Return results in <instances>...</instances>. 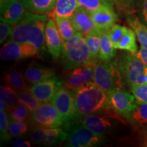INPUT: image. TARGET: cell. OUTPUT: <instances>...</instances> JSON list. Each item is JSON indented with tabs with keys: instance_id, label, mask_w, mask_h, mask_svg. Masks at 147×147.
<instances>
[{
	"instance_id": "cell-25",
	"label": "cell",
	"mask_w": 147,
	"mask_h": 147,
	"mask_svg": "<svg viewBox=\"0 0 147 147\" xmlns=\"http://www.w3.org/2000/svg\"><path fill=\"white\" fill-rule=\"evenodd\" d=\"M51 16L54 18L55 21L56 22L59 32L60 33L61 37L63 42L67 41L76 34V32L69 18L62 17V16L53 15V14H51Z\"/></svg>"
},
{
	"instance_id": "cell-12",
	"label": "cell",
	"mask_w": 147,
	"mask_h": 147,
	"mask_svg": "<svg viewBox=\"0 0 147 147\" xmlns=\"http://www.w3.org/2000/svg\"><path fill=\"white\" fill-rule=\"evenodd\" d=\"M109 36L114 47L129 53L138 52L135 32L132 29L119 25H114L108 31Z\"/></svg>"
},
{
	"instance_id": "cell-28",
	"label": "cell",
	"mask_w": 147,
	"mask_h": 147,
	"mask_svg": "<svg viewBox=\"0 0 147 147\" xmlns=\"http://www.w3.org/2000/svg\"><path fill=\"white\" fill-rule=\"evenodd\" d=\"M18 102L21 103L28 108L31 113L39 107L42 102H40L34 94L29 91V89H24L18 91Z\"/></svg>"
},
{
	"instance_id": "cell-20",
	"label": "cell",
	"mask_w": 147,
	"mask_h": 147,
	"mask_svg": "<svg viewBox=\"0 0 147 147\" xmlns=\"http://www.w3.org/2000/svg\"><path fill=\"white\" fill-rule=\"evenodd\" d=\"M24 77L27 82L34 84L55 76L53 69L39 66H29L24 71Z\"/></svg>"
},
{
	"instance_id": "cell-40",
	"label": "cell",
	"mask_w": 147,
	"mask_h": 147,
	"mask_svg": "<svg viewBox=\"0 0 147 147\" xmlns=\"http://www.w3.org/2000/svg\"><path fill=\"white\" fill-rule=\"evenodd\" d=\"M6 107L7 106L5 104V103L1 100V102H0V110H1V111H5Z\"/></svg>"
},
{
	"instance_id": "cell-18",
	"label": "cell",
	"mask_w": 147,
	"mask_h": 147,
	"mask_svg": "<svg viewBox=\"0 0 147 147\" xmlns=\"http://www.w3.org/2000/svg\"><path fill=\"white\" fill-rule=\"evenodd\" d=\"M69 19L76 32L81 33L84 37L90 33L98 31L90 12L81 7L77 8Z\"/></svg>"
},
{
	"instance_id": "cell-26",
	"label": "cell",
	"mask_w": 147,
	"mask_h": 147,
	"mask_svg": "<svg viewBox=\"0 0 147 147\" xmlns=\"http://www.w3.org/2000/svg\"><path fill=\"white\" fill-rule=\"evenodd\" d=\"M3 80L8 86L18 91L27 89V82L24 75L16 69H12L5 74Z\"/></svg>"
},
{
	"instance_id": "cell-3",
	"label": "cell",
	"mask_w": 147,
	"mask_h": 147,
	"mask_svg": "<svg viewBox=\"0 0 147 147\" xmlns=\"http://www.w3.org/2000/svg\"><path fill=\"white\" fill-rule=\"evenodd\" d=\"M93 60L85 38L80 32H76L72 38L64 42L61 51L62 65L64 70L84 65Z\"/></svg>"
},
{
	"instance_id": "cell-35",
	"label": "cell",
	"mask_w": 147,
	"mask_h": 147,
	"mask_svg": "<svg viewBox=\"0 0 147 147\" xmlns=\"http://www.w3.org/2000/svg\"><path fill=\"white\" fill-rule=\"evenodd\" d=\"M9 122L8 115L5 111L0 112V134H1V142H8L11 139L9 133Z\"/></svg>"
},
{
	"instance_id": "cell-8",
	"label": "cell",
	"mask_w": 147,
	"mask_h": 147,
	"mask_svg": "<svg viewBox=\"0 0 147 147\" xmlns=\"http://www.w3.org/2000/svg\"><path fill=\"white\" fill-rule=\"evenodd\" d=\"M96 59L75 68L65 70L63 76V86L74 91L84 84L93 80L94 67Z\"/></svg>"
},
{
	"instance_id": "cell-19",
	"label": "cell",
	"mask_w": 147,
	"mask_h": 147,
	"mask_svg": "<svg viewBox=\"0 0 147 147\" xmlns=\"http://www.w3.org/2000/svg\"><path fill=\"white\" fill-rule=\"evenodd\" d=\"M90 14L95 26L100 31H109L118 19L113 4L106 5Z\"/></svg>"
},
{
	"instance_id": "cell-7",
	"label": "cell",
	"mask_w": 147,
	"mask_h": 147,
	"mask_svg": "<svg viewBox=\"0 0 147 147\" xmlns=\"http://www.w3.org/2000/svg\"><path fill=\"white\" fill-rule=\"evenodd\" d=\"M31 123L43 127H59L63 124L61 116L53 103H42L31 114Z\"/></svg>"
},
{
	"instance_id": "cell-30",
	"label": "cell",
	"mask_w": 147,
	"mask_h": 147,
	"mask_svg": "<svg viewBox=\"0 0 147 147\" xmlns=\"http://www.w3.org/2000/svg\"><path fill=\"white\" fill-rule=\"evenodd\" d=\"M0 98L5 103L7 108L12 107L18 103V93H16V90L8 85L0 87Z\"/></svg>"
},
{
	"instance_id": "cell-14",
	"label": "cell",
	"mask_w": 147,
	"mask_h": 147,
	"mask_svg": "<svg viewBox=\"0 0 147 147\" xmlns=\"http://www.w3.org/2000/svg\"><path fill=\"white\" fill-rule=\"evenodd\" d=\"M63 84V79L55 76L32 84L29 89L40 102H49L52 100L55 93L61 87H62Z\"/></svg>"
},
{
	"instance_id": "cell-36",
	"label": "cell",
	"mask_w": 147,
	"mask_h": 147,
	"mask_svg": "<svg viewBox=\"0 0 147 147\" xmlns=\"http://www.w3.org/2000/svg\"><path fill=\"white\" fill-rule=\"evenodd\" d=\"M13 30V25L1 21V23H0V43L1 45L4 43L5 40L12 36Z\"/></svg>"
},
{
	"instance_id": "cell-33",
	"label": "cell",
	"mask_w": 147,
	"mask_h": 147,
	"mask_svg": "<svg viewBox=\"0 0 147 147\" xmlns=\"http://www.w3.org/2000/svg\"><path fill=\"white\" fill-rule=\"evenodd\" d=\"M132 94L135 97L138 104L147 103V83L134 84L131 86Z\"/></svg>"
},
{
	"instance_id": "cell-34",
	"label": "cell",
	"mask_w": 147,
	"mask_h": 147,
	"mask_svg": "<svg viewBox=\"0 0 147 147\" xmlns=\"http://www.w3.org/2000/svg\"><path fill=\"white\" fill-rule=\"evenodd\" d=\"M78 1L79 6L89 12H94L106 5L113 4V3L106 2L104 0H78Z\"/></svg>"
},
{
	"instance_id": "cell-31",
	"label": "cell",
	"mask_w": 147,
	"mask_h": 147,
	"mask_svg": "<svg viewBox=\"0 0 147 147\" xmlns=\"http://www.w3.org/2000/svg\"><path fill=\"white\" fill-rule=\"evenodd\" d=\"M27 122L10 121L9 125V133L11 138H18L26 135L29 131Z\"/></svg>"
},
{
	"instance_id": "cell-2",
	"label": "cell",
	"mask_w": 147,
	"mask_h": 147,
	"mask_svg": "<svg viewBox=\"0 0 147 147\" xmlns=\"http://www.w3.org/2000/svg\"><path fill=\"white\" fill-rule=\"evenodd\" d=\"M73 92L76 118L101 114L110 108L108 93L94 82H90Z\"/></svg>"
},
{
	"instance_id": "cell-9",
	"label": "cell",
	"mask_w": 147,
	"mask_h": 147,
	"mask_svg": "<svg viewBox=\"0 0 147 147\" xmlns=\"http://www.w3.org/2000/svg\"><path fill=\"white\" fill-rule=\"evenodd\" d=\"M107 93L110 108L122 117L129 119L138 107L135 97L127 92L117 89Z\"/></svg>"
},
{
	"instance_id": "cell-41",
	"label": "cell",
	"mask_w": 147,
	"mask_h": 147,
	"mask_svg": "<svg viewBox=\"0 0 147 147\" xmlns=\"http://www.w3.org/2000/svg\"><path fill=\"white\" fill-rule=\"evenodd\" d=\"M104 1H106V2H108V3H113V2H115V1H117V0H104Z\"/></svg>"
},
{
	"instance_id": "cell-13",
	"label": "cell",
	"mask_w": 147,
	"mask_h": 147,
	"mask_svg": "<svg viewBox=\"0 0 147 147\" xmlns=\"http://www.w3.org/2000/svg\"><path fill=\"white\" fill-rule=\"evenodd\" d=\"M39 53L34 46L10 40L1 49L0 57L3 61H18L33 57Z\"/></svg>"
},
{
	"instance_id": "cell-4",
	"label": "cell",
	"mask_w": 147,
	"mask_h": 147,
	"mask_svg": "<svg viewBox=\"0 0 147 147\" xmlns=\"http://www.w3.org/2000/svg\"><path fill=\"white\" fill-rule=\"evenodd\" d=\"M65 129L68 136L66 146L93 147L101 145L104 140V136L96 134L79 123L78 121L71 120L66 123Z\"/></svg>"
},
{
	"instance_id": "cell-22",
	"label": "cell",
	"mask_w": 147,
	"mask_h": 147,
	"mask_svg": "<svg viewBox=\"0 0 147 147\" xmlns=\"http://www.w3.org/2000/svg\"><path fill=\"white\" fill-rule=\"evenodd\" d=\"M78 7V0H56L55 8L51 14L69 18Z\"/></svg>"
},
{
	"instance_id": "cell-21",
	"label": "cell",
	"mask_w": 147,
	"mask_h": 147,
	"mask_svg": "<svg viewBox=\"0 0 147 147\" xmlns=\"http://www.w3.org/2000/svg\"><path fill=\"white\" fill-rule=\"evenodd\" d=\"M27 10L36 14H51L54 10L56 0H21Z\"/></svg>"
},
{
	"instance_id": "cell-32",
	"label": "cell",
	"mask_w": 147,
	"mask_h": 147,
	"mask_svg": "<svg viewBox=\"0 0 147 147\" xmlns=\"http://www.w3.org/2000/svg\"><path fill=\"white\" fill-rule=\"evenodd\" d=\"M129 119L136 124H147V103L138 106L131 114Z\"/></svg>"
},
{
	"instance_id": "cell-1",
	"label": "cell",
	"mask_w": 147,
	"mask_h": 147,
	"mask_svg": "<svg viewBox=\"0 0 147 147\" xmlns=\"http://www.w3.org/2000/svg\"><path fill=\"white\" fill-rule=\"evenodd\" d=\"M46 14H36L26 11L23 17L14 25V30L10 40L31 45L38 52L45 49V27L49 21Z\"/></svg>"
},
{
	"instance_id": "cell-5",
	"label": "cell",
	"mask_w": 147,
	"mask_h": 147,
	"mask_svg": "<svg viewBox=\"0 0 147 147\" xmlns=\"http://www.w3.org/2000/svg\"><path fill=\"white\" fill-rule=\"evenodd\" d=\"M93 82L106 93L113 89H121V71L118 65L110 60L96 61Z\"/></svg>"
},
{
	"instance_id": "cell-38",
	"label": "cell",
	"mask_w": 147,
	"mask_h": 147,
	"mask_svg": "<svg viewBox=\"0 0 147 147\" xmlns=\"http://www.w3.org/2000/svg\"><path fill=\"white\" fill-rule=\"evenodd\" d=\"M12 146L14 147H30L32 146V143L25 140L16 139L12 142Z\"/></svg>"
},
{
	"instance_id": "cell-16",
	"label": "cell",
	"mask_w": 147,
	"mask_h": 147,
	"mask_svg": "<svg viewBox=\"0 0 147 147\" xmlns=\"http://www.w3.org/2000/svg\"><path fill=\"white\" fill-rule=\"evenodd\" d=\"M1 21L16 25L23 17L26 9L21 0H0Z\"/></svg>"
},
{
	"instance_id": "cell-15",
	"label": "cell",
	"mask_w": 147,
	"mask_h": 147,
	"mask_svg": "<svg viewBox=\"0 0 147 147\" xmlns=\"http://www.w3.org/2000/svg\"><path fill=\"white\" fill-rule=\"evenodd\" d=\"M63 43L56 22L51 16L45 27V44L49 53L54 59L59 57Z\"/></svg>"
},
{
	"instance_id": "cell-42",
	"label": "cell",
	"mask_w": 147,
	"mask_h": 147,
	"mask_svg": "<svg viewBox=\"0 0 147 147\" xmlns=\"http://www.w3.org/2000/svg\"><path fill=\"white\" fill-rule=\"evenodd\" d=\"M146 146H147V142H146Z\"/></svg>"
},
{
	"instance_id": "cell-23",
	"label": "cell",
	"mask_w": 147,
	"mask_h": 147,
	"mask_svg": "<svg viewBox=\"0 0 147 147\" xmlns=\"http://www.w3.org/2000/svg\"><path fill=\"white\" fill-rule=\"evenodd\" d=\"M101 46L98 58L102 61H110L116 55V48L110 40L108 31L101 32Z\"/></svg>"
},
{
	"instance_id": "cell-6",
	"label": "cell",
	"mask_w": 147,
	"mask_h": 147,
	"mask_svg": "<svg viewBox=\"0 0 147 147\" xmlns=\"http://www.w3.org/2000/svg\"><path fill=\"white\" fill-rule=\"evenodd\" d=\"M119 70L127 83H147V66L138 57L136 53L124 55L118 64Z\"/></svg>"
},
{
	"instance_id": "cell-24",
	"label": "cell",
	"mask_w": 147,
	"mask_h": 147,
	"mask_svg": "<svg viewBox=\"0 0 147 147\" xmlns=\"http://www.w3.org/2000/svg\"><path fill=\"white\" fill-rule=\"evenodd\" d=\"M127 22L130 27L135 32L138 40L143 47L147 48V26L143 24L136 16H129L127 18Z\"/></svg>"
},
{
	"instance_id": "cell-27",
	"label": "cell",
	"mask_w": 147,
	"mask_h": 147,
	"mask_svg": "<svg viewBox=\"0 0 147 147\" xmlns=\"http://www.w3.org/2000/svg\"><path fill=\"white\" fill-rule=\"evenodd\" d=\"M8 116L12 121L28 122L30 121L31 112L25 105L18 102L15 106L7 108Z\"/></svg>"
},
{
	"instance_id": "cell-17",
	"label": "cell",
	"mask_w": 147,
	"mask_h": 147,
	"mask_svg": "<svg viewBox=\"0 0 147 147\" xmlns=\"http://www.w3.org/2000/svg\"><path fill=\"white\" fill-rule=\"evenodd\" d=\"M79 123L95 133L104 136L109 133L112 129V123L106 116L101 114L90 115L76 118Z\"/></svg>"
},
{
	"instance_id": "cell-11",
	"label": "cell",
	"mask_w": 147,
	"mask_h": 147,
	"mask_svg": "<svg viewBox=\"0 0 147 147\" xmlns=\"http://www.w3.org/2000/svg\"><path fill=\"white\" fill-rule=\"evenodd\" d=\"M51 101L61 116L63 123H67L76 118V112L73 91L64 86L61 87Z\"/></svg>"
},
{
	"instance_id": "cell-10",
	"label": "cell",
	"mask_w": 147,
	"mask_h": 147,
	"mask_svg": "<svg viewBox=\"0 0 147 147\" xmlns=\"http://www.w3.org/2000/svg\"><path fill=\"white\" fill-rule=\"evenodd\" d=\"M68 136L67 131L58 127H43L36 126L30 134L31 140L39 146H56L66 141Z\"/></svg>"
},
{
	"instance_id": "cell-39",
	"label": "cell",
	"mask_w": 147,
	"mask_h": 147,
	"mask_svg": "<svg viewBox=\"0 0 147 147\" xmlns=\"http://www.w3.org/2000/svg\"><path fill=\"white\" fill-rule=\"evenodd\" d=\"M141 16H142L143 22L146 24L147 26V0H144L142 2Z\"/></svg>"
},
{
	"instance_id": "cell-37",
	"label": "cell",
	"mask_w": 147,
	"mask_h": 147,
	"mask_svg": "<svg viewBox=\"0 0 147 147\" xmlns=\"http://www.w3.org/2000/svg\"><path fill=\"white\" fill-rule=\"evenodd\" d=\"M136 55L147 66V48L141 46L139 51L136 53Z\"/></svg>"
},
{
	"instance_id": "cell-29",
	"label": "cell",
	"mask_w": 147,
	"mask_h": 147,
	"mask_svg": "<svg viewBox=\"0 0 147 147\" xmlns=\"http://www.w3.org/2000/svg\"><path fill=\"white\" fill-rule=\"evenodd\" d=\"M101 32L102 31H95L90 33L84 37L93 59H96L98 57L99 53H100L101 40H102Z\"/></svg>"
}]
</instances>
